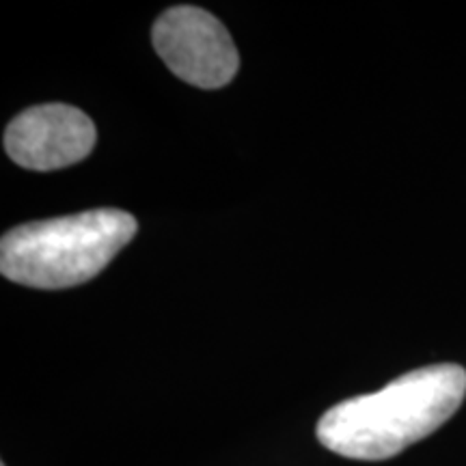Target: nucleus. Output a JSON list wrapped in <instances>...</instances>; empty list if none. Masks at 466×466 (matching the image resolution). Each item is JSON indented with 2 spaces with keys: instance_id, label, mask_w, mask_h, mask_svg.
I'll return each instance as SVG.
<instances>
[{
  "instance_id": "f257e3e1",
  "label": "nucleus",
  "mask_w": 466,
  "mask_h": 466,
  "mask_svg": "<svg viewBox=\"0 0 466 466\" xmlns=\"http://www.w3.org/2000/svg\"><path fill=\"white\" fill-rule=\"evenodd\" d=\"M466 395L464 367L430 365L408 371L376 393L357 395L324 412L318 439L352 460H389L456 415Z\"/></svg>"
},
{
  "instance_id": "f03ea898",
  "label": "nucleus",
  "mask_w": 466,
  "mask_h": 466,
  "mask_svg": "<svg viewBox=\"0 0 466 466\" xmlns=\"http://www.w3.org/2000/svg\"><path fill=\"white\" fill-rule=\"evenodd\" d=\"M137 229L132 214L113 208L15 227L0 240V272L26 288H74L100 275Z\"/></svg>"
},
{
  "instance_id": "7ed1b4c3",
  "label": "nucleus",
  "mask_w": 466,
  "mask_h": 466,
  "mask_svg": "<svg viewBox=\"0 0 466 466\" xmlns=\"http://www.w3.org/2000/svg\"><path fill=\"white\" fill-rule=\"evenodd\" d=\"M154 48L168 69L201 89L229 85L240 55L223 22L199 7H173L156 20Z\"/></svg>"
},
{
  "instance_id": "20e7f679",
  "label": "nucleus",
  "mask_w": 466,
  "mask_h": 466,
  "mask_svg": "<svg viewBox=\"0 0 466 466\" xmlns=\"http://www.w3.org/2000/svg\"><path fill=\"white\" fill-rule=\"evenodd\" d=\"M97 132L83 110L44 104L20 113L5 132V149L15 165L31 171H56L85 160Z\"/></svg>"
},
{
  "instance_id": "39448f33",
  "label": "nucleus",
  "mask_w": 466,
  "mask_h": 466,
  "mask_svg": "<svg viewBox=\"0 0 466 466\" xmlns=\"http://www.w3.org/2000/svg\"><path fill=\"white\" fill-rule=\"evenodd\" d=\"M3 466H5V464H3Z\"/></svg>"
}]
</instances>
